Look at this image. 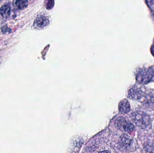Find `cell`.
<instances>
[{"label":"cell","instance_id":"1","mask_svg":"<svg viewBox=\"0 0 154 153\" xmlns=\"http://www.w3.org/2000/svg\"><path fill=\"white\" fill-rule=\"evenodd\" d=\"M132 119L136 125L142 128L147 127L150 123V118L142 111H135L132 113Z\"/></svg>","mask_w":154,"mask_h":153},{"label":"cell","instance_id":"2","mask_svg":"<svg viewBox=\"0 0 154 153\" xmlns=\"http://www.w3.org/2000/svg\"><path fill=\"white\" fill-rule=\"evenodd\" d=\"M154 74V71L152 68H143L137 72L136 79L140 84H147L151 81Z\"/></svg>","mask_w":154,"mask_h":153},{"label":"cell","instance_id":"3","mask_svg":"<svg viewBox=\"0 0 154 153\" xmlns=\"http://www.w3.org/2000/svg\"><path fill=\"white\" fill-rule=\"evenodd\" d=\"M145 94L144 88L138 85H134L128 91V97L132 100H139L142 99Z\"/></svg>","mask_w":154,"mask_h":153},{"label":"cell","instance_id":"4","mask_svg":"<svg viewBox=\"0 0 154 153\" xmlns=\"http://www.w3.org/2000/svg\"><path fill=\"white\" fill-rule=\"evenodd\" d=\"M49 23L48 18L44 15H39L35 19L34 26L39 28H43L48 26Z\"/></svg>","mask_w":154,"mask_h":153},{"label":"cell","instance_id":"5","mask_svg":"<svg viewBox=\"0 0 154 153\" xmlns=\"http://www.w3.org/2000/svg\"><path fill=\"white\" fill-rule=\"evenodd\" d=\"M119 110L120 113L126 114L130 110V106L128 101L123 100L119 104Z\"/></svg>","mask_w":154,"mask_h":153},{"label":"cell","instance_id":"6","mask_svg":"<svg viewBox=\"0 0 154 153\" xmlns=\"http://www.w3.org/2000/svg\"><path fill=\"white\" fill-rule=\"evenodd\" d=\"M11 6L10 3L5 4L0 9V14L3 18L8 19L11 14Z\"/></svg>","mask_w":154,"mask_h":153},{"label":"cell","instance_id":"7","mask_svg":"<svg viewBox=\"0 0 154 153\" xmlns=\"http://www.w3.org/2000/svg\"><path fill=\"white\" fill-rule=\"evenodd\" d=\"M120 143L123 147L127 148L131 146V144L133 143V140L131 137L127 135L124 134L121 136L120 138Z\"/></svg>","mask_w":154,"mask_h":153},{"label":"cell","instance_id":"8","mask_svg":"<svg viewBox=\"0 0 154 153\" xmlns=\"http://www.w3.org/2000/svg\"><path fill=\"white\" fill-rule=\"evenodd\" d=\"M29 4L28 0H15V4L19 10H23Z\"/></svg>","mask_w":154,"mask_h":153},{"label":"cell","instance_id":"9","mask_svg":"<svg viewBox=\"0 0 154 153\" xmlns=\"http://www.w3.org/2000/svg\"><path fill=\"white\" fill-rule=\"evenodd\" d=\"M135 127L133 124L130 122H126L125 124L123 126V129L125 132L127 133H131L134 130Z\"/></svg>","mask_w":154,"mask_h":153},{"label":"cell","instance_id":"10","mask_svg":"<svg viewBox=\"0 0 154 153\" xmlns=\"http://www.w3.org/2000/svg\"><path fill=\"white\" fill-rule=\"evenodd\" d=\"M126 122L127 121L126 119L123 117H119L116 120V125L117 127L119 128H121L122 127L123 128L124 125L125 124Z\"/></svg>","mask_w":154,"mask_h":153},{"label":"cell","instance_id":"11","mask_svg":"<svg viewBox=\"0 0 154 153\" xmlns=\"http://www.w3.org/2000/svg\"><path fill=\"white\" fill-rule=\"evenodd\" d=\"M55 4L54 0H46L45 2V6L48 10H51L53 8Z\"/></svg>","mask_w":154,"mask_h":153},{"label":"cell","instance_id":"12","mask_svg":"<svg viewBox=\"0 0 154 153\" xmlns=\"http://www.w3.org/2000/svg\"><path fill=\"white\" fill-rule=\"evenodd\" d=\"M2 31L4 34L7 33V32H9V33H10L11 32V29L8 28L7 26H5L2 28Z\"/></svg>","mask_w":154,"mask_h":153},{"label":"cell","instance_id":"13","mask_svg":"<svg viewBox=\"0 0 154 153\" xmlns=\"http://www.w3.org/2000/svg\"><path fill=\"white\" fill-rule=\"evenodd\" d=\"M147 4L151 8H154V0H146Z\"/></svg>","mask_w":154,"mask_h":153},{"label":"cell","instance_id":"14","mask_svg":"<svg viewBox=\"0 0 154 153\" xmlns=\"http://www.w3.org/2000/svg\"><path fill=\"white\" fill-rule=\"evenodd\" d=\"M151 50L152 54L154 56V46H152V47Z\"/></svg>","mask_w":154,"mask_h":153},{"label":"cell","instance_id":"15","mask_svg":"<svg viewBox=\"0 0 154 153\" xmlns=\"http://www.w3.org/2000/svg\"><path fill=\"white\" fill-rule=\"evenodd\" d=\"M3 0H0V4H1V3L2 2V1Z\"/></svg>","mask_w":154,"mask_h":153},{"label":"cell","instance_id":"16","mask_svg":"<svg viewBox=\"0 0 154 153\" xmlns=\"http://www.w3.org/2000/svg\"><path fill=\"white\" fill-rule=\"evenodd\" d=\"M1 60H0V64H1Z\"/></svg>","mask_w":154,"mask_h":153}]
</instances>
